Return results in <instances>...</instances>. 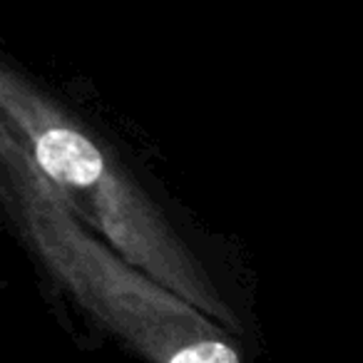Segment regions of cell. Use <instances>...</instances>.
<instances>
[{
    "label": "cell",
    "mask_w": 363,
    "mask_h": 363,
    "mask_svg": "<svg viewBox=\"0 0 363 363\" xmlns=\"http://www.w3.org/2000/svg\"><path fill=\"white\" fill-rule=\"evenodd\" d=\"M0 122L115 252L237 331V311L115 152L8 65L0 70Z\"/></svg>",
    "instance_id": "2"
},
{
    "label": "cell",
    "mask_w": 363,
    "mask_h": 363,
    "mask_svg": "<svg viewBox=\"0 0 363 363\" xmlns=\"http://www.w3.org/2000/svg\"><path fill=\"white\" fill-rule=\"evenodd\" d=\"M0 192L21 239L107 333L147 363H244L224 323L95 239L72 202L0 122Z\"/></svg>",
    "instance_id": "1"
}]
</instances>
